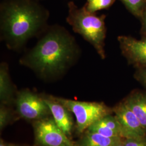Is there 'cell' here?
Segmentation results:
<instances>
[{"instance_id":"obj_20","label":"cell","mask_w":146,"mask_h":146,"mask_svg":"<svg viewBox=\"0 0 146 146\" xmlns=\"http://www.w3.org/2000/svg\"><path fill=\"white\" fill-rule=\"evenodd\" d=\"M6 146H37L36 145L34 146H29V145H19L15 143H7L5 142Z\"/></svg>"},{"instance_id":"obj_21","label":"cell","mask_w":146,"mask_h":146,"mask_svg":"<svg viewBox=\"0 0 146 146\" xmlns=\"http://www.w3.org/2000/svg\"><path fill=\"white\" fill-rule=\"evenodd\" d=\"M123 140V139H122L121 140L116 142L114 145H113V146H125Z\"/></svg>"},{"instance_id":"obj_11","label":"cell","mask_w":146,"mask_h":146,"mask_svg":"<svg viewBox=\"0 0 146 146\" xmlns=\"http://www.w3.org/2000/svg\"><path fill=\"white\" fill-rule=\"evenodd\" d=\"M17 91L11 80L9 67L6 62L0 64V101L1 104L10 106L14 104Z\"/></svg>"},{"instance_id":"obj_8","label":"cell","mask_w":146,"mask_h":146,"mask_svg":"<svg viewBox=\"0 0 146 146\" xmlns=\"http://www.w3.org/2000/svg\"><path fill=\"white\" fill-rule=\"evenodd\" d=\"M122 54L138 68H146V39L137 40L127 36L117 38Z\"/></svg>"},{"instance_id":"obj_14","label":"cell","mask_w":146,"mask_h":146,"mask_svg":"<svg viewBox=\"0 0 146 146\" xmlns=\"http://www.w3.org/2000/svg\"><path fill=\"white\" fill-rule=\"evenodd\" d=\"M127 9L134 15L141 17L146 6V0H121Z\"/></svg>"},{"instance_id":"obj_18","label":"cell","mask_w":146,"mask_h":146,"mask_svg":"<svg viewBox=\"0 0 146 146\" xmlns=\"http://www.w3.org/2000/svg\"><path fill=\"white\" fill-rule=\"evenodd\" d=\"M134 78L146 90V68H137L134 74Z\"/></svg>"},{"instance_id":"obj_7","label":"cell","mask_w":146,"mask_h":146,"mask_svg":"<svg viewBox=\"0 0 146 146\" xmlns=\"http://www.w3.org/2000/svg\"><path fill=\"white\" fill-rule=\"evenodd\" d=\"M113 111L120 123L123 139L146 135V130L123 100L113 108Z\"/></svg>"},{"instance_id":"obj_22","label":"cell","mask_w":146,"mask_h":146,"mask_svg":"<svg viewBox=\"0 0 146 146\" xmlns=\"http://www.w3.org/2000/svg\"><path fill=\"white\" fill-rule=\"evenodd\" d=\"M0 146H6L5 142L2 139L0 140Z\"/></svg>"},{"instance_id":"obj_13","label":"cell","mask_w":146,"mask_h":146,"mask_svg":"<svg viewBox=\"0 0 146 146\" xmlns=\"http://www.w3.org/2000/svg\"><path fill=\"white\" fill-rule=\"evenodd\" d=\"M121 137H109L96 133L85 131L77 141L75 146H111L121 140Z\"/></svg>"},{"instance_id":"obj_10","label":"cell","mask_w":146,"mask_h":146,"mask_svg":"<svg viewBox=\"0 0 146 146\" xmlns=\"http://www.w3.org/2000/svg\"><path fill=\"white\" fill-rule=\"evenodd\" d=\"M113 114L106 115L98 120L90 126L86 131L98 133L109 137L123 138L120 123Z\"/></svg>"},{"instance_id":"obj_9","label":"cell","mask_w":146,"mask_h":146,"mask_svg":"<svg viewBox=\"0 0 146 146\" xmlns=\"http://www.w3.org/2000/svg\"><path fill=\"white\" fill-rule=\"evenodd\" d=\"M43 96L56 123L71 139L75 125L73 113L65 106L54 99L52 95L43 94Z\"/></svg>"},{"instance_id":"obj_4","label":"cell","mask_w":146,"mask_h":146,"mask_svg":"<svg viewBox=\"0 0 146 146\" xmlns=\"http://www.w3.org/2000/svg\"><path fill=\"white\" fill-rule=\"evenodd\" d=\"M52 96L75 116L76 122L75 127L78 134H84L95 122L106 115L113 113V108L102 102L80 101Z\"/></svg>"},{"instance_id":"obj_5","label":"cell","mask_w":146,"mask_h":146,"mask_svg":"<svg viewBox=\"0 0 146 146\" xmlns=\"http://www.w3.org/2000/svg\"><path fill=\"white\" fill-rule=\"evenodd\" d=\"M14 104L20 117L33 122L52 115L43 94H37L28 89L17 91Z\"/></svg>"},{"instance_id":"obj_3","label":"cell","mask_w":146,"mask_h":146,"mask_svg":"<svg viewBox=\"0 0 146 146\" xmlns=\"http://www.w3.org/2000/svg\"><path fill=\"white\" fill-rule=\"evenodd\" d=\"M68 8L66 21L73 31L80 35L94 47L102 59L105 58L106 16L96 15L95 13L87 11L85 5L78 8L73 1L68 3Z\"/></svg>"},{"instance_id":"obj_23","label":"cell","mask_w":146,"mask_h":146,"mask_svg":"<svg viewBox=\"0 0 146 146\" xmlns=\"http://www.w3.org/2000/svg\"><path fill=\"white\" fill-rule=\"evenodd\" d=\"M37 1H42V0H37Z\"/></svg>"},{"instance_id":"obj_19","label":"cell","mask_w":146,"mask_h":146,"mask_svg":"<svg viewBox=\"0 0 146 146\" xmlns=\"http://www.w3.org/2000/svg\"><path fill=\"white\" fill-rule=\"evenodd\" d=\"M141 18L142 19V28L143 31L146 33V6Z\"/></svg>"},{"instance_id":"obj_15","label":"cell","mask_w":146,"mask_h":146,"mask_svg":"<svg viewBox=\"0 0 146 146\" xmlns=\"http://www.w3.org/2000/svg\"><path fill=\"white\" fill-rule=\"evenodd\" d=\"M115 0H87L84 5L87 11L95 13L97 11L106 9L112 5Z\"/></svg>"},{"instance_id":"obj_16","label":"cell","mask_w":146,"mask_h":146,"mask_svg":"<svg viewBox=\"0 0 146 146\" xmlns=\"http://www.w3.org/2000/svg\"><path fill=\"white\" fill-rule=\"evenodd\" d=\"M14 114L8 106L1 104L0 106V130H3L5 127L13 121Z\"/></svg>"},{"instance_id":"obj_2","label":"cell","mask_w":146,"mask_h":146,"mask_svg":"<svg viewBox=\"0 0 146 146\" xmlns=\"http://www.w3.org/2000/svg\"><path fill=\"white\" fill-rule=\"evenodd\" d=\"M49 12L37 0H2L0 5L1 39L11 50L19 51L48 27Z\"/></svg>"},{"instance_id":"obj_12","label":"cell","mask_w":146,"mask_h":146,"mask_svg":"<svg viewBox=\"0 0 146 146\" xmlns=\"http://www.w3.org/2000/svg\"><path fill=\"white\" fill-rule=\"evenodd\" d=\"M146 131V91L134 90L123 100Z\"/></svg>"},{"instance_id":"obj_17","label":"cell","mask_w":146,"mask_h":146,"mask_svg":"<svg viewBox=\"0 0 146 146\" xmlns=\"http://www.w3.org/2000/svg\"><path fill=\"white\" fill-rule=\"evenodd\" d=\"M123 141L125 146H146V135L125 138Z\"/></svg>"},{"instance_id":"obj_1","label":"cell","mask_w":146,"mask_h":146,"mask_svg":"<svg viewBox=\"0 0 146 146\" xmlns=\"http://www.w3.org/2000/svg\"><path fill=\"white\" fill-rule=\"evenodd\" d=\"M81 49L62 26H48L38 42L20 59V64L40 78L50 80L63 76L78 61Z\"/></svg>"},{"instance_id":"obj_6","label":"cell","mask_w":146,"mask_h":146,"mask_svg":"<svg viewBox=\"0 0 146 146\" xmlns=\"http://www.w3.org/2000/svg\"><path fill=\"white\" fill-rule=\"evenodd\" d=\"M37 146H75L74 141L57 125L52 116L33 122Z\"/></svg>"}]
</instances>
